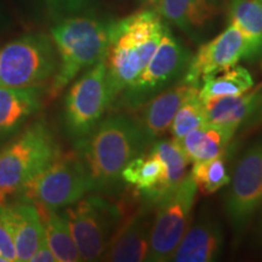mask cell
<instances>
[{
  "label": "cell",
  "instance_id": "obj_28",
  "mask_svg": "<svg viewBox=\"0 0 262 262\" xmlns=\"http://www.w3.org/2000/svg\"><path fill=\"white\" fill-rule=\"evenodd\" d=\"M95 2L96 0H45L49 15L57 21L83 14Z\"/></svg>",
  "mask_w": 262,
  "mask_h": 262
},
{
  "label": "cell",
  "instance_id": "obj_7",
  "mask_svg": "<svg viewBox=\"0 0 262 262\" xmlns=\"http://www.w3.org/2000/svg\"><path fill=\"white\" fill-rule=\"evenodd\" d=\"M54 41L42 33H31L0 48V86H42L57 71Z\"/></svg>",
  "mask_w": 262,
  "mask_h": 262
},
{
  "label": "cell",
  "instance_id": "obj_20",
  "mask_svg": "<svg viewBox=\"0 0 262 262\" xmlns=\"http://www.w3.org/2000/svg\"><path fill=\"white\" fill-rule=\"evenodd\" d=\"M41 86H0V135L12 133L41 107Z\"/></svg>",
  "mask_w": 262,
  "mask_h": 262
},
{
  "label": "cell",
  "instance_id": "obj_19",
  "mask_svg": "<svg viewBox=\"0 0 262 262\" xmlns=\"http://www.w3.org/2000/svg\"><path fill=\"white\" fill-rule=\"evenodd\" d=\"M237 131L228 126L206 123L187 134L178 142L189 163L225 157Z\"/></svg>",
  "mask_w": 262,
  "mask_h": 262
},
{
  "label": "cell",
  "instance_id": "obj_18",
  "mask_svg": "<svg viewBox=\"0 0 262 262\" xmlns=\"http://www.w3.org/2000/svg\"><path fill=\"white\" fill-rule=\"evenodd\" d=\"M2 206L5 221L14 239L17 261H31L45 238L44 226L38 208L27 202Z\"/></svg>",
  "mask_w": 262,
  "mask_h": 262
},
{
  "label": "cell",
  "instance_id": "obj_6",
  "mask_svg": "<svg viewBox=\"0 0 262 262\" xmlns=\"http://www.w3.org/2000/svg\"><path fill=\"white\" fill-rule=\"evenodd\" d=\"M61 155L45 123H35L0 150V205Z\"/></svg>",
  "mask_w": 262,
  "mask_h": 262
},
{
  "label": "cell",
  "instance_id": "obj_11",
  "mask_svg": "<svg viewBox=\"0 0 262 262\" xmlns=\"http://www.w3.org/2000/svg\"><path fill=\"white\" fill-rule=\"evenodd\" d=\"M225 210L235 234H241L262 205V141L245 149L231 179Z\"/></svg>",
  "mask_w": 262,
  "mask_h": 262
},
{
  "label": "cell",
  "instance_id": "obj_16",
  "mask_svg": "<svg viewBox=\"0 0 262 262\" xmlns=\"http://www.w3.org/2000/svg\"><path fill=\"white\" fill-rule=\"evenodd\" d=\"M224 243V231L220 222L208 212H202L193 224H189L170 261H216L221 257Z\"/></svg>",
  "mask_w": 262,
  "mask_h": 262
},
{
  "label": "cell",
  "instance_id": "obj_3",
  "mask_svg": "<svg viewBox=\"0 0 262 262\" xmlns=\"http://www.w3.org/2000/svg\"><path fill=\"white\" fill-rule=\"evenodd\" d=\"M113 21L73 16L60 19L51 29V39L58 55L57 71L48 94L55 98L83 71L106 56Z\"/></svg>",
  "mask_w": 262,
  "mask_h": 262
},
{
  "label": "cell",
  "instance_id": "obj_21",
  "mask_svg": "<svg viewBox=\"0 0 262 262\" xmlns=\"http://www.w3.org/2000/svg\"><path fill=\"white\" fill-rule=\"evenodd\" d=\"M149 150L156 153L165 166V175L162 183L149 198L145 199L157 205V203L175 191L180 183L187 178V165L189 162L179 143L173 140H157L150 145Z\"/></svg>",
  "mask_w": 262,
  "mask_h": 262
},
{
  "label": "cell",
  "instance_id": "obj_4",
  "mask_svg": "<svg viewBox=\"0 0 262 262\" xmlns=\"http://www.w3.org/2000/svg\"><path fill=\"white\" fill-rule=\"evenodd\" d=\"M193 54L166 25L162 40L143 71L117 97L118 108L135 112L178 83L188 70Z\"/></svg>",
  "mask_w": 262,
  "mask_h": 262
},
{
  "label": "cell",
  "instance_id": "obj_24",
  "mask_svg": "<svg viewBox=\"0 0 262 262\" xmlns=\"http://www.w3.org/2000/svg\"><path fill=\"white\" fill-rule=\"evenodd\" d=\"M37 208L44 226L45 238L56 262L81 261L79 250L63 215L57 210H49L40 206Z\"/></svg>",
  "mask_w": 262,
  "mask_h": 262
},
{
  "label": "cell",
  "instance_id": "obj_25",
  "mask_svg": "<svg viewBox=\"0 0 262 262\" xmlns=\"http://www.w3.org/2000/svg\"><path fill=\"white\" fill-rule=\"evenodd\" d=\"M228 16L262 50V0H229Z\"/></svg>",
  "mask_w": 262,
  "mask_h": 262
},
{
  "label": "cell",
  "instance_id": "obj_15",
  "mask_svg": "<svg viewBox=\"0 0 262 262\" xmlns=\"http://www.w3.org/2000/svg\"><path fill=\"white\" fill-rule=\"evenodd\" d=\"M201 85L182 77L168 90L141 107L139 122L149 146L168 131L179 108L189 98L198 95Z\"/></svg>",
  "mask_w": 262,
  "mask_h": 262
},
{
  "label": "cell",
  "instance_id": "obj_26",
  "mask_svg": "<svg viewBox=\"0 0 262 262\" xmlns=\"http://www.w3.org/2000/svg\"><path fill=\"white\" fill-rule=\"evenodd\" d=\"M189 175L203 194H212L231 181L224 157L193 163Z\"/></svg>",
  "mask_w": 262,
  "mask_h": 262
},
{
  "label": "cell",
  "instance_id": "obj_13",
  "mask_svg": "<svg viewBox=\"0 0 262 262\" xmlns=\"http://www.w3.org/2000/svg\"><path fill=\"white\" fill-rule=\"evenodd\" d=\"M153 9L193 41L204 39L225 10V0H157Z\"/></svg>",
  "mask_w": 262,
  "mask_h": 262
},
{
  "label": "cell",
  "instance_id": "obj_14",
  "mask_svg": "<svg viewBox=\"0 0 262 262\" xmlns=\"http://www.w3.org/2000/svg\"><path fill=\"white\" fill-rule=\"evenodd\" d=\"M155 210V204L142 199V203L135 212L122 221L101 260L116 262L147 261Z\"/></svg>",
  "mask_w": 262,
  "mask_h": 262
},
{
  "label": "cell",
  "instance_id": "obj_30",
  "mask_svg": "<svg viewBox=\"0 0 262 262\" xmlns=\"http://www.w3.org/2000/svg\"><path fill=\"white\" fill-rule=\"evenodd\" d=\"M31 262H56V258H55L54 254H52L51 249L49 248L47 238H44L41 241L37 251H35L33 257L31 258Z\"/></svg>",
  "mask_w": 262,
  "mask_h": 262
},
{
  "label": "cell",
  "instance_id": "obj_32",
  "mask_svg": "<svg viewBox=\"0 0 262 262\" xmlns=\"http://www.w3.org/2000/svg\"><path fill=\"white\" fill-rule=\"evenodd\" d=\"M0 262H6V260H5L4 257H3L2 254H0Z\"/></svg>",
  "mask_w": 262,
  "mask_h": 262
},
{
  "label": "cell",
  "instance_id": "obj_5",
  "mask_svg": "<svg viewBox=\"0 0 262 262\" xmlns=\"http://www.w3.org/2000/svg\"><path fill=\"white\" fill-rule=\"evenodd\" d=\"M95 191L93 179L83 158L77 152L57 157L50 165L22 186V202L58 210L74 204L88 193Z\"/></svg>",
  "mask_w": 262,
  "mask_h": 262
},
{
  "label": "cell",
  "instance_id": "obj_9",
  "mask_svg": "<svg viewBox=\"0 0 262 262\" xmlns=\"http://www.w3.org/2000/svg\"><path fill=\"white\" fill-rule=\"evenodd\" d=\"M112 104L104 58L75 80L64 98L63 119L68 135L79 147Z\"/></svg>",
  "mask_w": 262,
  "mask_h": 262
},
{
  "label": "cell",
  "instance_id": "obj_8",
  "mask_svg": "<svg viewBox=\"0 0 262 262\" xmlns=\"http://www.w3.org/2000/svg\"><path fill=\"white\" fill-rule=\"evenodd\" d=\"M70 226L81 261L101 260L122 221L119 205L100 195L83 196L61 212Z\"/></svg>",
  "mask_w": 262,
  "mask_h": 262
},
{
  "label": "cell",
  "instance_id": "obj_12",
  "mask_svg": "<svg viewBox=\"0 0 262 262\" xmlns=\"http://www.w3.org/2000/svg\"><path fill=\"white\" fill-rule=\"evenodd\" d=\"M262 50L234 25L229 24L217 37L199 47L183 77L201 85L208 75L217 74L237 66L242 60L256 58Z\"/></svg>",
  "mask_w": 262,
  "mask_h": 262
},
{
  "label": "cell",
  "instance_id": "obj_2",
  "mask_svg": "<svg viewBox=\"0 0 262 262\" xmlns=\"http://www.w3.org/2000/svg\"><path fill=\"white\" fill-rule=\"evenodd\" d=\"M166 25L153 8L112 22L110 45L104 56L112 104L155 55Z\"/></svg>",
  "mask_w": 262,
  "mask_h": 262
},
{
  "label": "cell",
  "instance_id": "obj_1",
  "mask_svg": "<svg viewBox=\"0 0 262 262\" xmlns=\"http://www.w3.org/2000/svg\"><path fill=\"white\" fill-rule=\"evenodd\" d=\"M148 147L136 118L119 113L101 120L78 148L93 179L95 191L113 193L122 182L124 166Z\"/></svg>",
  "mask_w": 262,
  "mask_h": 262
},
{
  "label": "cell",
  "instance_id": "obj_31",
  "mask_svg": "<svg viewBox=\"0 0 262 262\" xmlns=\"http://www.w3.org/2000/svg\"><path fill=\"white\" fill-rule=\"evenodd\" d=\"M139 2L141 3V4H143V5H149L150 8H153V5L156 4L157 0H139Z\"/></svg>",
  "mask_w": 262,
  "mask_h": 262
},
{
  "label": "cell",
  "instance_id": "obj_23",
  "mask_svg": "<svg viewBox=\"0 0 262 262\" xmlns=\"http://www.w3.org/2000/svg\"><path fill=\"white\" fill-rule=\"evenodd\" d=\"M149 150V149H148ZM165 175V166L156 153L149 150L136 156L124 166L122 182L133 186L141 193L143 199L149 198L162 183Z\"/></svg>",
  "mask_w": 262,
  "mask_h": 262
},
{
  "label": "cell",
  "instance_id": "obj_27",
  "mask_svg": "<svg viewBox=\"0 0 262 262\" xmlns=\"http://www.w3.org/2000/svg\"><path fill=\"white\" fill-rule=\"evenodd\" d=\"M208 123L205 104L199 100L198 95L189 98L179 108L173 117L170 134L175 142H180L187 134Z\"/></svg>",
  "mask_w": 262,
  "mask_h": 262
},
{
  "label": "cell",
  "instance_id": "obj_22",
  "mask_svg": "<svg viewBox=\"0 0 262 262\" xmlns=\"http://www.w3.org/2000/svg\"><path fill=\"white\" fill-rule=\"evenodd\" d=\"M254 88L250 72L243 66H234L217 74L208 75L201 80L198 97L204 104L214 102L222 97L238 96Z\"/></svg>",
  "mask_w": 262,
  "mask_h": 262
},
{
  "label": "cell",
  "instance_id": "obj_10",
  "mask_svg": "<svg viewBox=\"0 0 262 262\" xmlns=\"http://www.w3.org/2000/svg\"><path fill=\"white\" fill-rule=\"evenodd\" d=\"M196 192L195 182L188 175L179 187L157 203L147 261L166 262L171 260L173 251L191 224Z\"/></svg>",
  "mask_w": 262,
  "mask_h": 262
},
{
  "label": "cell",
  "instance_id": "obj_33",
  "mask_svg": "<svg viewBox=\"0 0 262 262\" xmlns=\"http://www.w3.org/2000/svg\"><path fill=\"white\" fill-rule=\"evenodd\" d=\"M261 227H262V215H261Z\"/></svg>",
  "mask_w": 262,
  "mask_h": 262
},
{
  "label": "cell",
  "instance_id": "obj_17",
  "mask_svg": "<svg viewBox=\"0 0 262 262\" xmlns=\"http://www.w3.org/2000/svg\"><path fill=\"white\" fill-rule=\"evenodd\" d=\"M208 123L228 126L235 131L262 120V88L238 96H227L205 104Z\"/></svg>",
  "mask_w": 262,
  "mask_h": 262
},
{
  "label": "cell",
  "instance_id": "obj_29",
  "mask_svg": "<svg viewBox=\"0 0 262 262\" xmlns=\"http://www.w3.org/2000/svg\"><path fill=\"white\" fill-rule=\"evenodd\" d=\"M0 254L3 255L6 262L17 261L14 239H12L11 232H10L9 226L5 221L2 205H0Z\"/></svg>",
  "mask_w": 262,
  "mask_h": 262
}]
</instances>
